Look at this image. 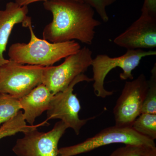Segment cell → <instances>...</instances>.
I'll return each instance as SVG.
<instances>
[{
    "label": "cell",
    "instance_id": "obj_1",
    "mask_svg": "<svg viewBox=\"0 0 156 156\" xmlns=\"http://www.w3.org/2000/svg\"><path fill=\"white\" fill-rule=\"evenodd\" d=\"M43 5L53 16L52 21L43 30V39L53 43L77 40L92 44L95 29L101 24L94 18L95 11L92 7L70 0L47 1Z\"/></svg>",
    "mask_w": 156,
    "mask_h": 156
},
{
    "label": "cell",
    "instance_id": "obj_2",
    "mask_svg": "<svg viewBox=\"0 0 156 156\" xmlns=\"http://www.w3.org/2000/svg\"><path fill=\"white\" fill-rule=\"evenodd\" d=\"M30 31V40L28 44L17 43L9 48V59L21 64L52 66L57 62L76 53L81 46L75 41L53 43L39 38L34 33L31 18L28 17L23 23Z\"/></svg>",
    "mask_w": 156,
    "mask_h": 156
},
{
    "label": "cell",
    "instance_id": "obj_3",
    "mask_svg": "<svg viewBox=\"0 0 156 156\" xmlns=\"http://www.w3.org/2000/svg\"><path fill=\"white\" fill-rule=\"evenodd\" d=\"M156 55L155 50H144L142 49L127 50L124 55L116 57H111L106 54H99L92 59L94 81L93 87L96 96L105 98L113 94V91H108L104 88V81L107 75L112 69L119 67L123 70L120 74L122 80L134 79L132 72L138 66L144 57Z\"/></svg>",
    "mask_w": 156,
    "mask_h": 156
},
{
    "label": "cell",
    "instance_id": "obj_4",
    "mask_svg": "<svg viewBox=\"0 0 156 156\" xmlns=\"http://www.w3.org/2000/svg\"><path fill=\"white\" fill-rule=\"evenodd\" d=\"M124 144L155 147L154 140L142 136L132 128H121L115 126L105 128L83 142L58 149L57 156H74L86 153L98 148L113 144Z\"/></svg>",
    "mask_w": 156,
    "mask_h": 156
},
{
    "label": "cell",
    "instance_id": "obj_5",
    "mask_svg": "<svg viewBox=\"0 0 156 156\" xmlns=\"http://www.w3.org/2000/svg\"><path fill=\"white\" fill-rule=\"evenodd\" d=\"M92 52L87 47L66 57L57 66L44 67L42 83L53 95L63 91L77 76L86 72L92 65Z\"/></svg>",
    "mask_w": 156,
    "mask_h": 156
},
{
    "label": "cell",
    "instance_id": "obj_6",
    "mask_svg": "<svg viewBox=\"0 0 156 156\" xmlns=\"http://www.w3.org/2000/svg\"><path fill=\"white\" fill-rule=\"evenodd\" d=\"M44 68L24 65L9 59L0 66V93L20 99L42 83Z\"/></svg>",
    "mask_w": 156,
    "mask_h": 156
},
{
    "label": "cell",
    "instance_id": "obj_7",
    "mask_svg": "<svg viewBox=\"0 0 156 156\" xmlns=\"http://www.w3.org/2000/svg\"><path fill=\"white\" fill-rule=\"evenodd\" d=\"M92 81V78L82 74L77 76L66 89L53 95L48 111V120L59 119L68 128H72L76 134L79 135L82 128L96 116L85 119H80L79 112L81 106L76 95L73 92L74 87L81 82Z\"/></svg>",
    "mask_w": 156,
    "mask_h": 156
},
{
    "label": "cell",
    "instance_id": "obj_8",
    "mask_svg": "<svg viewBox=\"0 0 156 156\" xmlns=\"http://www.w3.org/2000/svg\"><path fill=\"white\" fill-rule=\"evenodd\" d=\"M148 88V80L144 74L127 81L113 109L115 126L131 128L141 113L143 104Z\"/></svg>",
    "mask_w": 156,
    "mask_h": 156
},
{
    "label": "cell",
    "instance_id": "obj_9",
    "mask_svg": "<svg viewBox=\"0 0 156 156\" xmlns=\"http://www.w3.org/2000/svg\"><path fill=\"white\" fill-rule=\"evenodd\" d=\"M67 128L61 121L48 132L34 128L17 140L12 150L17 156H57L58 142Z\"/></svg>",
    "mask_w": 156,
    "mask_h": 156
},
{
    "label": "cell",
    "instance_id": "obj_10",
    "mask_svg": "<svg viewBox=\"0 0 156 156\" xmlns=\"http://www.w3.org/2000/svg\"><path fill=\"white\" fill-rule=\"evenodd\" d=\"M113 42L127 50L156 48V17L140 15Z\"/></svg>",
    "mask_w": 156,
    "mask_h": 156
},
{
    "label": "cell",
    "instance_id": "obj_11",
    "mask_svg": "<svg viewBox=\"0 0 156 156\" xmlns=\"http://www.w3.org/2000/svg\"><path fill=\"white\" fill-rule=\"evenodd\" d=\"M28 6H20L15 2L7 3L5 9L0 10V66L9 61L4 56L9 37L14 26L23 24L27 19Z\"/></svg>",
    "mask_w": 156,
    "mask_h": 156
},
{
    "label": "cell",
    "instance_id": "obj_12",
    "mask_svg": "<svg viewBox=\"0 0 156 156\" xmlns=\"http://www.w3.org/2000/svg\"><path fill=\"white\" fill-rule=\"evenodd\" d=\"M53 95L50 90L41 83L19 99L26 122L33 126L36 119L50 108Z\"/></svg>",
    "mask_w": 156,
    "mask_h": 156
},
{
    "label": "cell",
    "instance_id": "obj_13",
    "mask_svg": "<svg viewBox=\"0 0 156 156\" xmlns=\"http://www.w3.org/2000/svg\"><path fill=\"white\" fill-rule=\"evenodd\" d=\"M46 122L36 126H27L23 113L21 110L16 116L3 123L0 128V140L6 136L15 135L19 132L24 133L37 128L39 126L44 125Z\"/></svg>",
    "mask_w": 156,
    "mask_h": 156
},
{
    "label": "cell",
    "instance_id": "obj_14",
    "mask_svg": "<svg viewBox=\"0 0 156 156\" xmlns=\"http://www.w3.org/2000/svg\"><path fill=\"white\" fill-rule=\"evenodd\" d=\"M131 128L138 134L154 140L156 139V114H140L134 121Z\"/></svg>",
    "mask_w": 156,
    "mask_h": 156
},
{
    "label": "cell",
    "instance_id": "obj_15",
    "mask_svg": "<svg viewBox=\"0 0 156 156\" xmlns=\"http://www.w3.org/2000/svg\"><path fill=\"white\" fill-rule=\"evenodd\" d=\"M21 109L19 99L0 93V125L16 116Z\"/></svg>",
    "mask_w": 156,
    "mask_h": 156
},
{
    "label": "cell",
    "instance_id": "obj_16",
    "mask_svg": "<svg viewBox=\"0 0 156 156\" xmlns=\"http://www.w3.org/2000/svg\"><path fill=\"white\" fill-rule=\"evenodd\" d=\"M141 113L156 114V63L151 70L150 79L148 80V88L143 104Z\"/></svg>",
    "mask_w": 156,
    "mask_h": 156
},
{
    "label": "cell",
    "instance_id": "obj_17",
    "mask_svg": "<svg viewBox=\"0 0 156 156\" xmlns=\"http://www.w3.org/2000/svg\"><path fill=\"white\" fill-rule=\"evenodd\" d=\"M82 2L87 4L92 7L99 15L104 22L108 21L109 17L106 9L111 5L117 0H81Z\"/></svg>",
    "mask_w": 156,
    "mask_h": 156
},
{
    "label": "cell",
    "instance_id": "obj_18",
    "mask_svg": "<svg viewBox=\"0 0 156 156\" xmlns=\"http://www.w3.org/2000/svg\"><path fill=\"white\" fill-rule=\"evenodd\" d=\"M147 147H149L126 144L125 146L117 148L110 156H142Z\"/></svg>",
    "mask_w": 156,
    "mask_h": 156
},
{
    "label": "cell",
    "instance_id": "obj_19",
    "mask_svg": "<svg viewBox=\"0 0 156 156\" xmlns=\"http://www.w3.org/2000/svg\"><path fill=\"white\" fill-rule=\"evenodd\" d=\"M141 15L156 17V0H144Z\"/></svg>",
    "mask_w": 156,
    "mask_h": 156
},
{
    "label": "cell",
    "instance_id": "obj_20",
    "mask_svg": "<svg viewBox=\"0 0 156 156\" xmlns=\"http://www.w3.org/2000/svg\"><path fill=\"white\" fill-rule=\"evenodd\" d=\"M54 1V0H14V2L18 4L20 6H28L32 3L37 2H41V1H44L47 2V1ZM70 1H76V2H81V0H70Z\"/></svg>",
    "mask_w": 156,
    "mask_h": 156
},
{
    "label": "cell",
    "instance_id": "obj_21",
    "mask_svg": "<svg viewBox=\"0 0 156 156\" xmlns=\"http://www.w3.org/2000/svg\"><path fill=\"white\" fill-rule=\"evenodd\" d=\"M142 156H156V146L147 148Z\"/></svg>",
    "mask_w": 156,
    "mask_h": 156
}]
</instances>
